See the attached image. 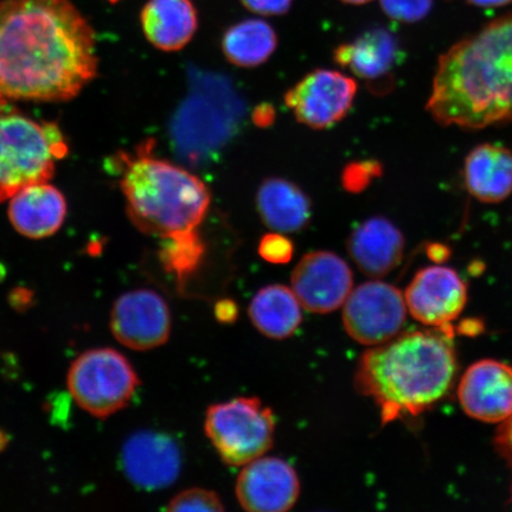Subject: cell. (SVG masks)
Masks as SVG:
<instances>
[{"label": "cell", "mask_w": 512, "mask_h": 512, "mask_svg": "<svg viewBox=\"0 0 512 512\" xmlns=\"http://www.w3.org/2000/svg\"><path fill=\"white\" fill-rule=\"evenodd\" d=\"M249 317L262 335L285 339L292 336L302 324V305L292 288L270 285L255 294L249 305Z\"/></svg>", "instance_id": "obj_23"}, {"label": "cell", "mask_w": 512, "mask_h": 512, "mask_svg": "<svg viewBox=\"0 0 512 512\" xmlns=\"http://www.w3.org/2000/svg\"><path fill=\"white\" fill-rule=\"evenodd\" d=\"M221 80L196 85L174 119L172 138L185 157L200 159L232 136L240 114L238 98Z\"/></svg>", "instance_id": "obj_8"}, {"label": "cell", "mask_w": 512, "mask_h": 512, "mask_svg": "<svg viewBox=\"0 0 512 512\" xmlns=\"http://www.w3.org/2000/svg\"><path fill=\"white\" fill-rule=\"evenodd\" d=\"M171 325L168 303L147 288L123 294L111 311L113 336L124 347L136 351L162 347L169 341Z\"/></svg>", "instance_id": "obj_11"}, {"label": "cell", "mask_w": 512, "mask_h": 512, "mask_svg": "<svg viewBox=\"0 0 512 512\" xmlns=\"http://www.w3.org/2000/svg\"><path fill=\"white\" fill-rule=\"evenodd\" d=\"M495 445L501 456L512 466V414L496 433Z\"/></svg>", "instance_id": "obj_31"}, {"label": "cell", "mask_w": 512, "mask_h": 512, "mask_svg": "<svg viewBox=\"0 0 512 512\" xmlns=\"http://www.w3.org/2000/svg\"><path fill=\"white\" fill-rule=\"evenodd\" d=\"M111 3H117L119 0H110Z\"/></svg>", "instance_id": "obj_37"}, {"label": "cell", "mask_w": 512, "mask_h": 512, "mask_svg": "<svg viewBox=\"0 0 512 512\" xmlns=\"http://www.w3.org/2000/svg\"><path fill=\"white\" fill-rule=\"evenodd\" d=\"M160 259L166 271L175 274L179 284L194 274L204 258L206 246L198 229L164 238Z\"/></svg>", "instance_id": "obj_25"}, {"label": "cell", "mask_w": 512, "mask_h": 512, "mask_svg": "<svg viewBox=\"0 0 512 512\" xmlns=\"http://www.w3.org/2000/svg\"><path fill=\"white\" fill-rule=\"evenodd\" d=\"M221 47L233 66L255 68L271 59L278 47V36L266 21L245 19L224 32Z\"/></svg>", "instance_id": "obj_24"}, {"label": "cell", "mask_w": 512, "mask_h": 512, "mask_svg": "<svg viewBox=\"0 0 512 512\" xmlns=\"http://www.w3.org/2000/svg\"><path fill=\"white\" fill-rule=\"evenodd\" d=\"M427 111L438 124L464 130L512 121V15L440 56Z\"/></svg>", "instance_id": "obj_2"}, {"label": "cell", "mask_w": 512, "mask_h": 512, "mask_svg": "<svg viewBox=\"0 0 512 512\" xmlns=\"http://www.w3.org/2000/svg\"><path fill=\"white\" fill-rule=\"evenodd\" d=\"M3 99H4V96L2 95V93H0V106H2V104H3Z\"/></svg>", "instance_id": "obj_36"}, {"label": "cell", "mask_w": 512, "mask_h": 512, "mask_svg": "<svg viewBox=\"0 0 512 512\" xmlns=\"http://www.w3.org/2000/svg\"><path fill=\"white\" fill-rule=\"evenodd\" d=\"M467 2L479 6V8H499V6L512 3V0H467Z\"/></svg>", "instance_id": "obj_34"}, {"label": "cell", "mask_w": 512, "mask_h": 512, "mask_svg": "<svg viewBox=\"0 0 512 512\" xmlns=\"http://www.w3.org/2000/svg\"><path fill=\"white\" fill-rule=\"evenodd\" d=\"M403 59L398 40L386 29L363 32L354 41L338 46L334 61L367 83L371 91H388L393 72Z\"/></svg>", "instance_id": "obj_17"}, {"label": "cell", "mask_w": 512, "mask_h": 512, "mask_svg": "<svg viewBox=\"0 0 512 512\" xmlns=\"http://www.w3.org/2000/svg\"><path fill=\"white\" fill-rule=\"evenodd\" d=\"M357 83L337 70L315 69L288 89L285 104L298 123L328 130L347 117L354 104Z\"/></svg>", "instance_id": "obj_10"}, {"label": "cell", "mask_w": 512, "mask_h": 512, "mask_svg": "<svg viewBox=\"0 0 512 512\" xmlns=\"http://www.w3.org/2000/svg\"><path fill=\"white\" fill-rule=\"evenodd\" d=\"M452 325L399 334L364 352L355 387L380 408L382 424L419 415L452 387L457 373Z\"/></svg>", "instance_id": "obj_3"}, {"label": "cell", "mask_w": 512, "mask_h": 512, "mask_svg": "<svg viewBox=\"0 0 512 512\" xmlns=\"http://www.w3.org/2000/svg\"><path fill=\"white\" fill-rule=\"evenodd\" d=\"M67 151L56 125L0 113V202L30 185L47 183Z\"/></svg>", "instance_id": "obj_5"}, {"label": "cell", "mask_w": 512, "mask_h": 512, "mask_svg": "<svg viewBox=\"0 0 512 512\" xmlns=\"http://www.w3.org/2000/svg\"><path fill=\"white\" fill-rule=\"evenodd\" d=\"M467 191L484 203H499L512 192V151L495 144H482L465 159Z\"/></svg>", "instance_id": "obj_21"}, {"label": "cell", "mask_w": 512, "mask_h": 512, "mask_svg": "<svg viewBox=\"0 0 512 512\" xmlns=\"http://www.w3.org/2000/svg\"><path fill=\"white\" fill-rule=\"evenodd\" d=\"M152 147L145 143L119 160L128 216L143 233L162 239L198 229L210 207L207 185L182 166L153 155Z\"/></svg>", "instance_id": "obj_4"}, {"label": "cell", "mask_w": 512, "mask_h": 512, "mask_svg": "<svg viewBox=\"0 0 512 512\" xmlns=\"http://www.w3.org/2000/svg\"><path fill=\"white\" fill-rule=\"evenodd\" d=\"M98 70L91 25L69 0L0 3V93L16 100L75 98Z\"/></svg>", "instance_id": "obj_1"}, {"label": "cell", "mask_w": 512, "mask_h": 512, "mask_svg": "<svg viewBox=\"0 0 512 512\" xmlns=\"http://www.w3.org/2000/svg\"><path fill=\"white\" fill-rule=\"evenodd\" d=\"M341 2L352 5H362L370 2V0H341Z\"/></svg>", "instance_id": "obj_35"}, {"label": "cell", "mask_w": 512, "mask_h": 512, "mask_svg": "<svg viewBox=\"0 0 512 512\" xmlns=\"http://www.w3.org/2000/svg\"><path fill=\"white\" fill-rule=\"evenodd\" d=\"M10 200V222L25 238H49L66 220V198L48 182L30 185L18 191Z\"/></svg>", "instance_id": "obj_19"}, {"label": "cell", "mask_w": 512, "mask_h": 512, "mask_svg": "<svg viewBox=\"0 0 512 512\" xmlns=\"http://www.w3.org/2000/svg\"><path fill=\"white\" fill-rule=\"evenodd\" d=\"M432 4L433 0H380L384 14L402 23L421 21L430 14Z\"/></svg>", "instance_id": "obj_27"}, {"label": "cell", "mask_w": 512, "mask_h": 512, "mask_svg": "<svg viewBox=\"0 0 512 512\" xmlns=\"http://www.w3.org/2000/svg\"><path fill=\"white\" fill-rule=\"evenodd\" d=\"M236 498L251 512H284L296 505L300 482L285 460L260 457L243 467L236 480Z\"/></svg>", "instance_id": "obj_13"}, {"label": "cell", "mask_w": 512, "mask_h": 512, "mask_svg": "<svg viewBox=\"0 0 512 512\" xmlns=\"http://www.w3.org/2000/svg\"><path fill=\"white\" fill-rule=\"evenodd\" d=\"M291 288L306 311L326 315L343 306L354 286L349 265L328 251L310 252L294 268Z\"/></svg>", "instance_id": "obj_12"}, {"label": "cell", "mask_w": 512, "mask_h": 512, "mask_svg": "<svg viewBox=\"0 0 512 512\" xmlns=\"http://www.w3.org/2000/svg\"><path fill=\"white\" fill-rule=\"evenodd\" d=\"M204 430L224 464L245 466L271 450L274 415L258 398L234 399L208 408Z\"/></svg>", "instance_id": "obj_7"}, {"label": "cell", "mask_w": 512, "mask_h": 512, "mask_svg": "<svg viewBox=\"0 0 512 512\" xmlns=\"http://www.w3.org/2000/svg\"><path fill=\"white\" fill-rule=\"evenodd\" d=\"M258 252L270 264L285 265L293 258L294 245L283 233L273 232L262 236Z\"/></svg>", "instance_id": "obj_29"}, {"label": "cell", "mask_w": 512, "mask_h": 512, "mask_svg": "<svg viewBox=\"0 0 512 512\" xmlns=\"http://www.w3.org/2000/svg\"><path fill=\"white\" fill-rule=\"evenodd\" d=\"M382 174L381 164L374 160H364V162H352L345 166L342 172V185L344 190L351 194H358L366 190L373 179Z\"/></svg>", "instance_id": "obj_28"}, {"label": "cell", "mask_w": 512, "mask_h": 512, "mask_svg": "<svg viewBox=\"0 0 512 512\" xmlns=\"http://www.w3.org/2000/svg\"><path fill=\"white\" fill-rule=\"evenodd\" d=\"M411 315L431 328L451 325L463 312L466 285L452 268L426 267L416 273L405 294Z\"/></svg>", "instance_id": "obj_14"}, {"label": "cell", "mask_w": 512, "mask_h": 512, "mask_svg": "<svg viewBox=\"0 0 512 512\" xmlns=\"http://www.w3.org/2000/svg\"><path fill=\"white\" fill-rule=\"evenodd\" d=\"M215 317L222 324H232L239 317V307L232 299H222L215 305Z\"/></svg>", "instance_id": "obj_32"}, {"label": "cell", "mask_w": 512, "mask_h": 512, "mask_svg": "<svg viewBox=\"0 0 512 512\" xmlns=\"http://www.w3.org/2000/svg\"><path fill=\"white\" fill-rule=\"evenodd\" d=\"M347 246L357 267L377 279L386 277L401 264L405 238L392 221L376 216L352 230Z\"/></svg>", "instance_id": "obj_18"}, {"label": "cell", "mask_w": 512, "mask_h": 512, "mask_svg": "<svg viewBox=\"0 0 512 512\" xmlns=\"http://www.w3.org/2000/svg\"><path fill=\"white\" fill-rule=\"evenodd\" d=\"M256 209L265 226L278 233L302 232L312 219V203L296 183L271 177L261 183Z\"/></svg>", "instance_id": "obj_20"}, {"label": "cell", "mask_w": 512, "mask_h": 512, "mask_svg": "<svg viewBox=\"0 0 512 512\" xmlns=\"http://www.w3.org/2000/svg\"><path fill=\"white\" fill-rule=\"evenodd\" d=\"M121 459L127 478L144 490L171 485L182 466V454L176 441L169 435L151 431L132 435L124 445Z\"/></svg>", "instance_id": "obj_15"}, {"label": "cell", "mask_w": 512, "mask_h": 512, "mask_svg": "<svg viewBox=\"0 0 512 512\" xmlns=\"http://www.w3.org/2000/svg\"><path fill=\"white\" fill-rule=\"evenodd\" d=\"M139 383L131 362L111 348L83 352L67 375L69 394L74 401L83 411L99 419L124 409Z\"/></svg>", "instance_id": "obj_6"}, {"label": "cell", "mask_w": 512, "mask_h": 512, "mask_svg": "<svg viewBox=\"0 0 512 512\" xmlns=\"http://www.w3.org/2000/svg\"><path fill=\"white\" fill-rule=\"evenodd\" d=\"M277 111L271 104H261L254 108L252 119L255 126L267 128L274 124Z\"/></svg>", "instance_id": "obj_33"}, {"label": "cell", "mask_w": 512, "mask_h": 512, "mask_svg": "<svg viewBox=\"0 0 512 512\" xmlns=\"http://www.w3.org/2000/svg\"><path fill=\"white\" fill-rule=\"evenodd\" d=\"M142 27L153 47L182 50L194 38L198 15L192 0H149L142 11Z\"/></svg>", "instance_id": "obj_22"}, {"label": "cell", "mask_w": 512, "mask_h": 512, "mask_svg": "<svg viewBox=\"0 0 512 512\" xmlns=\"http://www.w3.org/2000/svg\"><path fill=\"white\" fill-rule=\"evenodd\" d=\"M246 9L262 16H280L291 9L293 0H240Z\"/></svg>", "instance_id": "obj_30"}, {"label": "cell", "mask_w": 512, "mask_h": 512, "mask_svg": "<svg viewBox=\"0 0 512 512\" xmlns=\"http://www.w3.org/2000/svg\"><path fill=\"white\" fill-rule=\"evenodd\" d=\"M464 412L484 422H503L512 414V368L494 361H479L466 370L458 387Z\"/></svg>", "instance_id": "obj_16"}, {"label": "cell", "mask_w": 512, "mask_h": 512, "mask_svg": "<svg viewBox=\"0 0 512 512\" xmlns=\"http://www.w3.org/2000/svg\"><path fill=\"white\" fill-rule=\"evenodd\" d=\"M169 511H224L223 502L216 492L202 489L191 488L179 492L171 499L168 507Z\"/></svg>", "instance_id": "obj_26"}, {"label": "cell", "mask_w": 512, "mask_h": 512, "mask_svg": "<svg viewBox=\"0 0 512 512\" xmlns=\"http://www.w3.org/2000/svg\"><path fill=\"white\" fill-rule=\"evenodd\" d=\"M407 317L405 296L380 280L352 290L343 305L345 331L357 343L376 347L400 334Z\"/></svg>", "instance_id": "obj_9"}]
</instances>
